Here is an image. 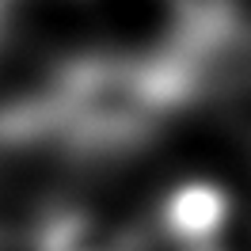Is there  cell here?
<instances>
[{
  "instance_id": "7a4b0ae2",
  "label": "cell",
  "mask_w": 251,
  "mask_h": 251,
  "mask_svg": "<svg viewBox=\"0 0 251 251\" xmlns=\"http://www.w3.org/2000/svg\"><path fill=\"white\" fill-rule=\"evenodd\" d=\"M164 46L183 53L209 80L248 50V12L240 0H164Z\"/></svg>"
},
{
  "instance_id": "5b68a950",
  "label": "cell",
  "mask_w": 251,
  "mask_h": 251,
  "mask_svg": "<svg viewBox=\"0 0 251 251\" xmlns=\"http://www.w3.org/2000/svg\"><path fill=\"white\" fill-rule=\"evenodd\" d=\"M34 141H46V103L42 88L31 95L0 92V156L12 149H27Z\"/></svg>"
},
{
  "instance_id": "6da1fadb",
  "label": "cell",
  "mask_w": 251,
  "mask_h": 251,
  "mask_svg": "<svg viewBox=\"0 0 251 251\" xmlns=\"http://www.w3.org/2000/svg\"><path fill=\"white\" fill-rule=\"evenodd\" d=\"M209 84L213 80L172 46L76 53L42 84L46 141L76 156H126L190 110Z\"/></svg>"
},
{
  "instance_id": "277c9868",
  "label": "cell",
  "mask_w": 251,
  "mask_h": 251,
  "mask_svg": "<svg viewBox=\"0 0 251 251\" xmlns=\"http://www.w3.org/2000/svg\"><path fill=\"white\" fill-rule=\"evenodd\" d=\"M34 251H141L137 236L80 205L50 209L34 228Z\"/></svg>"
},
{
  "instance_id": "8992f818",
  "label": "cell",
  "mask_w": 251,
  "mask_h": 251,
  "mask_svg": "<svg viewBox=\"0 0 251 251\" xmlns=\"http://www.w3.org/2000/svg\"><path fill=\"white\" fill-rule=\"evenodd\" d=\"M217 251H221V248H217Z\"/></svg>"
},
{
  "instance_id": "3957f363",
  "label": "cell",
  "mask_w": 251,
  "mask_h": 251,
  "mask_svg": "<svg viewBox=\"0 0 251 251\" xmlns=\"http://www.w3.org/2000/svg\"><path fill=\"white\" fill-rule=\"evenodd\" d=\"M232 202L217 183L190 179L160 202V232L179 251H217V240L228 225Z\"/></svg>"
}]
</instances>
